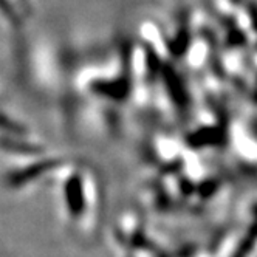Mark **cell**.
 Masks as SVG:
<instances>
[{"label": "cell", "mask_w": 257, "mask_h": 257, "mask_svg": "<svg viewBox=\"0 0 257 257\" xmlns=\"http://www.w3.org/2000/svg\"><path fill=\"white\" fill-rule=\"evenodd\" d=\"M68 177L61 180V201L71 222L95 220L101 214V185L93 171L84 168H70Z\"/></svg>", "instance_id": "cell-1"}]
</instances>
